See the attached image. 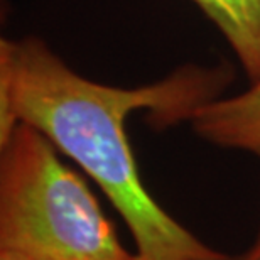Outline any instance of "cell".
<instances>
[{
	"instance_id": "cell-6",
	"label": "cell",
	"mask_w": 260,
	"mask_h": 260,
	"mask_svg": "<svg viewBox=\"0 0 260 260\" xmlns=\"http://www.w3.org/2000/svg\"><path fill=\"white\" fill-rule=\"evenodd\" d=\"M0 260H30L25 257L24 253H19L15 250H9V248H0Z\"/></svg>"
},
{
	"instance_id": "cell-5",
	"label": "cell",
	"mask_w": 260,
	"mask_h": 260,
	"mask_svg": "<svg viewBox=\"0 0 260 260\" xmlns=\"http://www.w3.org/2000/svg\"><path fill=\"white\" fill-rule=\"evenodd\" d=\"M238 260H260V232H258V237L255 238V242H253V245Z\"/></svg>"
},
{
	"instance_id": "cell-1",
	"label": "cell",
	"mask_w": 260,
	"mask_h": 260,
	"mask_svg": "<svg viewBox=\"0 0 260 260\" xmlns=\"http://www.w3.org/2000/svg\"><path fill=\"white\" fill-rule=\"evenodd\" d=\"M221 70L186 66L162 81L117 88L80 76L43 41H0V144L17 123L38 128L100 186L135 242V260H228L168 215L147 193L125 120L147 110L155 127L191 120L218 98Z\"/></svg>"
},
{
	"instance_id": "cell-3",
	"label": "cell",
	"mask_w": 260,
	"mask_h": 260,
	"mask_svg": "<svg viewBox=\"0 0 260 260\" xmlns=\"http://www.w3.org/2000/svg\"><path fill=\"white\" fill-rule=\"evenodd\" d=\"M198 135L228 149L260 159V80L237 96L215 98L191 117Z\"/></svg>"
},
{
	"instance_id": "cell-2",
	"label": "cell",
	"mask_w": 260,
	"mask_h": 260,
	"mask_svg": "<svg viewBox=\"0 0 260 260\" xmlns=\"http://www.w3.org/2000/svg\"><path fill=\"white\" fill-rule=\"evenodd\" d=\"M0 147V248L30 260H135L46 135L17 123Z\"/></svg>"
},
{
	"instance_id": "cell-4",
	"label": "cell",
	"mask_w": 260,
	"mask_h": 260,
	"mask_svg": "<svg viewBox=\"0 0 260 260\" xmlns=\"http://www.w3.org/2000/svg\"><path fill=\"white\" fill-rule=\"evenodd\" d=\"M221 30L252 83L260 80V0H193Z\"/></svg>"
}]
</instances>
